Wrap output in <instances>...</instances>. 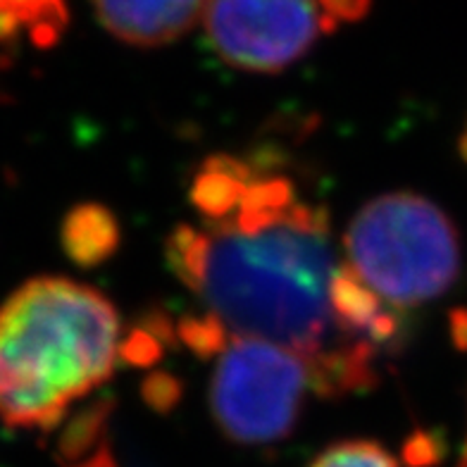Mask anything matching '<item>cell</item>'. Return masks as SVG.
<instances>
[{"mask_svg":"<svg viewBox=\"0 0 467 467\" xmlns=\"http://www.w3.org/2000/svg\"><path fill=\"white\" fill-rule=\"evenodd\" d=\"M119 315L100 291L36 277L0 306V420L50 431L69 408L110 379Z\"/></svg>","mask_w":467,"mask_h":467,"instance_id":"2","label":"cell"},{"mask_svg":"<svg viewBox=\"0 0 467 467\" xmlns=\"http://www.w3.org/2000/svg\"><path fill=\"white\" fill-rule=\"evenodd\" d=\"M356 277L394 310L424 306L461 275V239L439 205L418 193H387L360 208L341 241Z\"/></svg>","mask_w":467,"mask_h":467,"instance_id":"3","label":"cell"},{"mask_svg":"<svg viewBox=\"0 0 467 467\" xmlns=\"http://www.w3.org/2000/svg\"><path fill=\"white\" fill-rule=\"evenodd\" d=\"M310 467H400L394 453L368 439H348L322 451Z\"/></svg>","mask_w":467,"mask_h":467,"instance_id":"9","label":"cell"},{"mask_svg":"<svg viewBox=\"0 0 467 467\" xmlns=\"http://www.w3.org/2000/svg\"><path fill=\"white\" fill-rule=\"evenodd\" d=\"M119 241V229L110 210L100 205H79L62 227V244L69 258L79 265H99L110 258Z\"/></svg>","mask_w":467,"mask_h":467,"instance_id":"8","label":"cell"},{"mask_svg":"<svg viewBox=\"0 0 467 467\" xmlns=\"http://www.w3.org/2000/svg\"><path fill=\"white\" fill-rule=\"evenodd\" d=\"M320 5L337 25H341V22H358L365 17L372 0H320Z\"/></svg>","mask_w":467,"mask_h":467,"instance_id":"10","label":"cell"},{"mask_svg":"<svg viewBox=\"0 0 467 467\" xmlns=\"http://www.w3.org/2000/svg\"><path fill=\"white\" fill-rule=\"evenodd\" d=\"M455 338L462 348H467V313L458 315V320H455Z\"/></svg>","mask_w":467,"mask_h":467,"instance_id":"11","label":"cell"},{"mask_svg":"<svg viewBox=\"0 0 467 467\" xmlns=\"http://www.w3.org/2000/svg\"><path fill=\"white\" fill-rule=\"evenodd\" d=\"M210 377V410L220 431L239 446L286 439L313 389L310 369L294 350L258 337H229Z\"/></svg>","mask_w":467,"mask_h":467,"instance_id":"4","label":"cell"},{"mask_svg":"<svg viewBox=\"0 0 467 467\" xmlns=\"http://www.w3.org/2000/svg\"><path fill=\"white\" fill-rule=\"evenodd\" d=\"M105 31L136 48H158L182 38L205 13V0H93Z\"/></svg>","mask_w":467,"mask_h":467,"instance_id":"6","label":"cell"},{"mask_svg":"<svg viewBox=\"0 0 467 467\" xmlns=\"http://www.w3.org/2000/svg\"><path fill=\"white\" fill-rule=\"evenodd\" d=\"M282 161L270 148L210 155L189 189L196 222L167 236V265L229 334L303 358L313 391H369L389 353L344 315L329 210Z\"/></svg>","mask_w":467,"mask_h":467,"instance_id":"1","label":"cell"},{"mask_svg":"<svg viewBox=\"0 0 467 467\" xmlns=\"http://www.w3.org/2000/svg\"><path fill=\"white\" fill-rule=\"evenodd\" d=\"M65 0H0V46L29 36L36 46H53L67 26Z\"/></svg>","mask_w":467,"mask_h":467,"instance_id":"7","label":"cell"},{"mask_svg":"<svg viewBox=\"0 0 467 467\" xmlns=\"http://www.w3.org/2000/svg\"><path fill=\"white\" fill-rule=\"evenodd\" d=\"M210 46L232 67L284 72L337 29L320 0H205Z\"/></svg>","mask_w":467,"mask_h":467,"instance_id":"5","label":"cell"},{"mask_svg":"<svg viewBox=\"0 0 467 467\" xmlns=\"http://www.w3.org/2000/svg\"><path fill=\"white\" fill-rule=\"evenodd\" d=\"M458 467H467V437H465V443H462L461 461H458Z\"/></svg>","mask_w":467,"mask_h":467,"instance_id":"12","label":"cell"}]
</instances>
